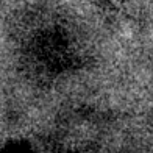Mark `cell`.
<instances>
[{
    "label": "cell",
    "instance_id": "obj_1",
    "mask_svg": "<svg viewBox=\"0 0 153 153\" xmlns=\"http://www.w3.org/2000/svg\"><path fill=\"white\" fill-rule=\"evenodd\" d=\"M111 2H119V0H111Z\"/></svg>",
    "mask_w": 153,
    "mask_h": 153
}]
</instances>
